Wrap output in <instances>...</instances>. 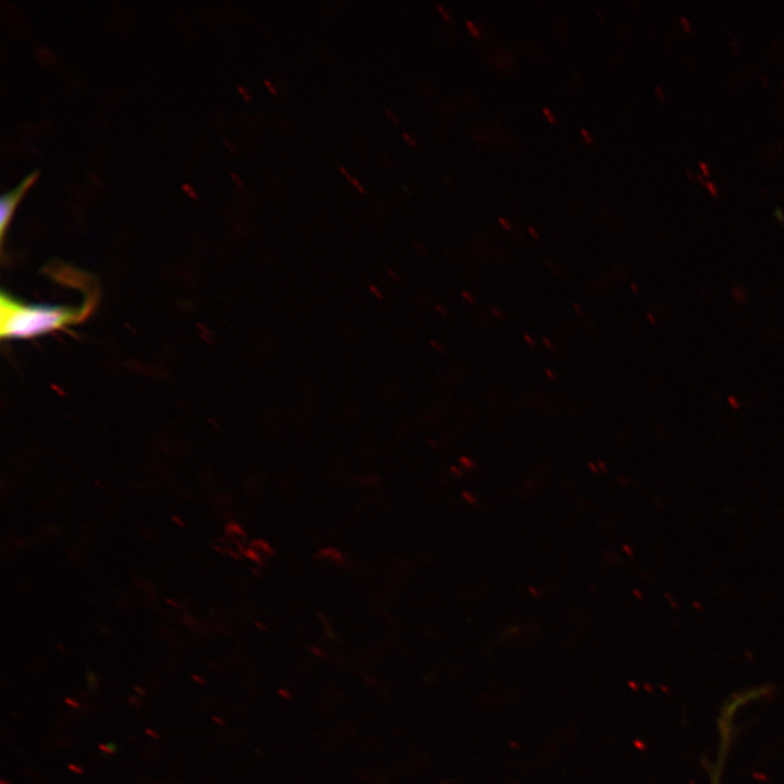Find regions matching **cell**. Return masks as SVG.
Listing matches in <instances>:
<instances>
[{
  "mask_svg": "<svg viewBox=\"0 0 784 784\" xmlns=\"http://www.w3.org/2000/svg\"><path fill=\"white\" fill-rule=\"evenodd\" d=\"M264 83L267 85V87L273 95L277 94V88L274 87L273 83L269 78H264Z\"/></svg>",
  "mask_w": 784,
  "mask_h": 784,
  "instance_id": "obj_10",
  "label": "cell"
},
{
  "mask_svg": "<svg viewBox=\"0 0 784 784\" xmlns=\"http://www.w3.org/2000/svg\"><path fill=\"white\" fill-rule=\"evenodd\" d=\"M145 732H146V734H148L149 736H151L154 738H159V734L150 728H146Z\"/></svg>",
  "mask_w": 784,
  "mask_h": 784,
  "instance_id": "obj_16",
  "label": "cell"
},
{
  "mask_svg": "<svg viewBox=\"0 0 784 784\" xmlns=\"http://www.w3.org/2000/svg\"><path fill=\"white\" fill-rule=\"evenodd\" d=\"M528 229L535 237H538V234L535 232V230L531 226H529Z\"/></svg>",
  "mask_w": 784,
  "mask_h": 784,
  "instance_id": "obj_23",
  "label": "cell"
},
{
  "mask_svg": "<svg viewBox=\"0 0 784 784\" xmlns=\"http://www.w3.org/2000/svg\"><path fill=\"white\" fill-rule=\"evenodd\" d=\"M64 701H65V703H68V705L71 706L72 708H78V707H79L78 702L75 701V700H73L72 698L66 697V698L64 699Z\"/></svg>",
  "mask_w": 784,
  "mask_h": 784,
  "instance_id": "obj_14",
  "label": "cell"
},
{
  "mask_svg": "<svg viewBox=\"0 0 784 784\" xmlns=\"http://www.w3.org/2000/svg\"><path fill=\"white\" fill-rule=\"evenodd\" d=\"M192 678H193L194 681H196L197 683H199V684H204V683H205V681H204L201 677L197 676V675H193Z\"/></svg>",
  "mask_w": 784,
  "mask_h": 784,
  "instance_id": "obj_19",
  "label": "cell"
},
{
  "mask_svg": "<svg viewBox=\"0 0 784 784\" xmlns=\"http://www.w3.org/2000/svg\"><path fill=\"white\" fill-rule=\"evenodd\" d=\"M0 784H11V783H9V782H7V781H4V780H1V781H0Z\"/></svg>",
  "mask_w": 784,
  "mask_h": 784,
  "instance_id": "obj_25",
  "label": "cell"
},
{
  "mask_svg": "<svg viewBox=\"0 0 784 784\" xmlns=\"http://www.w3.org/2000/svg\"><path fill=\"white\" fill-rule=\"evenodd\" d=\"M213 720H215L216 722H219L220 724H222V721H221L220 719L213 716Z\"/></svg>",
  "mask_w": 784,
  "mask_h": 784,
  "instance_id": "obj_24",
  "label": "cell"
},
{
  "mask_svg": "<svg viewBox=\"0 0 784 784\" xmlns=\"http://www.w3.org/2000/svg\"><path fill=\"white\" fill-rule=\"evenodd\" d=\"M68 767L71 771H73L75 773L82 774L84 772L83 768H81L79 765L71 763Z\"/></svg>",
  "mask_w": 784,
  "mask_h": 784,
  "instance_id": "obj_11",
  "label": "cell"
},
{
  "mask_svg": "<svg viewBox=\"0 0 784 784\" xmlns=\"http://www.w3.org/2000/svg\"><path fill=\"white\" fill-rule=\"evenodd\" d=\"M499 220H500L506 228H510V224H509V222H507L506 220H504L503 218H499Z\"/></svg>",
  "mask_w": 784,
  "mask_h": 784,
  "instance_id": "obj_21",
  "label": "cell"
},
{
  "mask_svg": "<svg viewBox=\"0 0 784 784\" xmlns=\"http://www.w3.org/2000/svg\"><path fill=\"white\" fill-rule=\"evenodd\" d=\"M463 295H465V298H467L470 303H474L471 296H469L466 292H463Z\"/></svg>",
  "mask_w": 784,
  "mask_h": 784,
  "instance_id": "obj_20",
  "label": "cell"
},
{
  "mask_svg": "<svg viewBox=\"0 0 784 784\" xmlns=\"http://www.w3.org/2000/svg\"><path fill=\"white\" fill-rule=\"evenodd\" d=\"M96 296L79 306L28 304L4 292L0 295V336L26 340L66 329L84 321L94 310Z\"/></svg>",
  "mask_w": 784,
  "mask_h": 784,
  "instance_id": "obj_1",
  "label": "cell"
},
{
  "mask_svg": "<svg viewBox=\"0 0 784 784\" xmlns=\"http://www.w3.org/2000/svg\"><path fill=\"white\" fill-rule=\"evenodd\" d=\"M581 133H583V135L586 137V140H587L588 143H592V139H591V137L589 136V134L587 133V130L581 128Z\"/></svg>",
  "mask_w": 784,
  "mask_h": 784,
  "instance_id": "obj_18",
  "label": "cell"
},
{
  "mask_svg": "<svg viewBox=\"0 0 784 784\" xmlns=\"http://www.w3.org/2000/svg\"><path fill=\"white\" fill-rule=\"evenodd\" d=\"M228 536L235 546V548L240 550L244 549L246 543V537L244 531H242L237 526H230L228 528Z\"/></svg>",
  "mask_w": 784,
  "mask_h": 784,
  "instance_id": "obj_4",
  "label": "cell"
},
{
  "mask_svg": "<svg viewBox=\"0 0 784 784\" xmlns=\"http://www.w3.org/2000/svg\"><path fill=\"white\" fill-rule=\"evenodd\" d=\"M437 8L442 13V15L445 20H451L450 13L448 12L445 7H443L441 4H437Z\"/></svg>",
  "mask_w": 784,
  "mask_h": 784,
  "instance_id": "obj_9",
  "label": "cell"
},
{
  "mask_svg": "<svg viewBox=\"0 0 784 784\" xmlns=\"http://www.w3.org/2000/svg\"><path fill=\"white\" fill-rule=\"evenodd\" d=\"M403 138L413 147L417 146L416 139L407 132L402 133Z\"/></svg>",
  "mask_w": 784,
  "mask_h": 784,
  "instance_id": "obj_7",
  "label": "cell"
},
{
  "mask_svg": "<svg viewBox=\"0 0 784 784\" xmlns=\"http://www.w3.org/2000/svg\"><path fill=\"white\" fill-rule=\"evenodd\" d=\"M319 559L321 561L331 563V564H339L341 563V555L339 552L334 550H323L319 554Z\"/></svg>",
  "mask_w": 784,
  "mask_h": 784,
  "instance_id": "obj_5",
  "label": "cell"
},
{
  "mask_svg": "<svg viewBox=\"0 0 784 784\" xmlns=\"http://www.w3.org/2000/svg\"><path fill=\"white\" fill-rule=\"evenodd\" d=\"M98 748H99L101 751H103L105 754H109V755H110V751H109L107 745H105V744H99V745H98Z\"/></svg>",
  "mask_w": 784,
  "mask_h": 784,
  "instance_id": "obj_17",
  "label": "cell"
},
{
  "mask_svg": "<svg viewBox=\"0 0 784 784\" xmlns=\"http://www.w3.org/2000/svg\"><path fill=\"white\" fill-rule=\"evenodd\" d=\"M339 170L358 192H360L362 194L366 193L364 185L357 179L353 177L345 167L340 166Z\"/></svg>",
  "mask_w": 784,
  "mask_h": 784,
  "instance_id": "obj_6",
  "label": "cell"
},
{
  "mask_svg": "<svg viewBox=\"0 0 784 784\" xmlns=\"http://www.w3.org/2000/svg\"><path fill=\"white\" fill-rule=\"evenodd\" d=\"M248 553L252 559L260 564L268 563L273 556V551L270 546L260 540H255L250 543Z\"/></svg>",
  "mask_w": 784,
  "mask_h": 784,
  "instance_id": "obj_3",
  "label": "cell"
},
{
  "mask_svg": "<svg viewBox=\"0 0 784 784\" xmlns=\"http://www.w3.org/2000/svg\"><path fill=\"white\" fill-rule=\"evenodd\" d=\"M384 111H385V113L393 120V122L399 123V119H397V117L395 115V113H394L393 110H391L390 108H385Z\"/></svg>",
  "mask_w": 784,
  "mask_h": 784,
  "instance_id": "obj_12",
  "label": "cell"
},
{
  "mask_svg": "<svg viewBox=\"0 0 784 784\" xmlns=\"http://www.w3.org/2000/svg\"><path fill=\"white\" fill-rule=\"evenodd\" d=\"M466 24H467L468 28L470 29V32H471L475 36H478L479 30H478V28L476 27V25L474 24V22L470 21V20H467V21H466Z\"/></svg>",
  "mask_w": 784,
  "mask_h": 784,
  "instance_id": "obj_8",
  "label": "cell"
},
{
  "mask_svg": "<svg viewBox=\"0 0 784 784\" xmlns=\"http://www.w3.org/2000/svg\"><path fill=\"white\" fill-rule=\"evenodd\" d=\"M135 690L138 691L142 696H145V695H146V691H144V690L140 689L139 687H135Z\"/></svg>",
  "mask_w": 784,
  "mask_h": 784,
  "instance_id": "obj_22",
  "label": "cell"
},
{
  "mask_svg": "<svg viewBox=\"0 0 784 784\" xmlns=\"http://www.w3.org/2000/svg\"><path fill=\"white\" fill-rule=\"evenodd\" d=\"M39 176V171L34 170L28 173L14 188L5 192L0 198V240L1 246L5 236V231L11 222L17 205L23 196L32 187Z\"/></svg>",
  "mask_w": 784,
  "mask_h": 784,
  "instance_id": "obj_2",
  "label": "cell"
},
{
  "mask_svg": "<svg viewBox=\"0 0 784 784\" xmlns=\"http://www.w3.org/2000/svg\"><path fill=\"white\" fill-rule=\"evenodd\" d=\"M542 111H543V113L548 117V119H549L551 122H554V121H555V118L553 117V114H552V112H551V110H550L549 108L543 107Z\"/></svg>",
  "mask_w": 784,
  "mask_h": 784,
  "instance_id": "obj_13",
  "label": "cell"
},
{
  "mask_svg": "<svg viewBox=\"0 0 784 784\" xmlns=\"http://www.w3.org/2000/svg\"><path fill=\"white\" fill-rule=\"evenodd\" d=\"M106 745H107V747H108V749H109L110 754H113V752H115V751H117V746H115V744H114V743H112V742H108V743H107Z\"/></svg>",
  "mask_w": 784,
  "mask_h": 784,
  "instance_id": "obj_15",
  "label": "cell"
}]
</instances>
